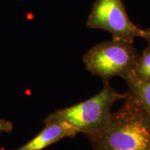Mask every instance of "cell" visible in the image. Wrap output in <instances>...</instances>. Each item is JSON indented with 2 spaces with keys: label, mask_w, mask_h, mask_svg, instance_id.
<instances>
[{
  "label": "cell",
  "mask_w": 150,
  "mask_h": 150,
  "mask_svg": "<svg viewBox=\"0 0 150 150\" xmlns=\"http://www.w3.org/2000/svg\"><path fill=\"white\" fill-rule=\"evenodd\" d=\"M86 136L93 150H150V118L125 100L102 129Z\"/></svg>",
  "instance_id": "obj_1"
},
{
  "label": "cell",
  "mask_w": 150,
  "mask_h": 150,
  "mask_svg": "<svg viewBox=\"0 0 150 150\" xmlns=\"http://www.w3.org/2000/svg\"><path fill=\"white\" fill-rule=\"evenodd\" d=\"M103 89L88 100L49 115L45 121L63 123L72 129L76 134H93L101 129L111 114V108L120 99H126V93H118L104 81Z\"/></svg>",
  "instance_id": "obj_2"
},
{
  "label": "cell",
  "mask_w": 150,
  "mask_h": 150,
  "mask_svg": "<svg viewBox=\"0 0 150 150\" xmlns=\"http://www.w3.org/2000/svg\"><path fill=\"white\" fill-rule=\"evenodd\" d=\"M139 56L134 43L112 39L95 45L83 56V62L103 81L117 76L126 80L134 75Z\"/></svg>",
  "instance_id": "obj_3"
},
{
  "label": "cell",
  "mask_w": 150,
  "mask_h": 150,
  "mask_svg": "<svg viewBox=\"0 0 150 150\" xmlns=\"http://www.w3.org/2000/svg\"><path fill=\"white\" fill-rule=\"evenodd\" d=\"M86 27L109 32L113 40L134 43L140 38L141 28L136 26L127 14L122 0H95Z\"/></svg>",
  "instance_id": "obj_4"
},
{
  "label": "cell",
  "mask_w": 150,
  "mask_h": 150,
  "mask_svg": "<svg viewBox=\"0 0 150 150\" xmlns=\"http://www.w3.org/2000/svg\"><path fill=\"white\" fill-rule=\"evenodd\" d=\"M45 127L25 145L15 150H42L66 137H74L76 133L67 125L57 122L44 121Z\"/></svg>",
  "instance_id": "obj_5"
},
{
  "label": "cell",
  "mask_w": 150,
  "mask_h": 150,
  "mask_svg": "<svg viewBox=\"0 0 150 150\" xmlns=\"http://www.w3.org/2000/svg\"><path fill=\"white\" fill-rule=\"evenodd\" d=\"M128 91L125 100L134 105L150 118V81L131 76L126 79Z\"/></svg>",
  "instance_id": "obj_6"
},
{
  "label": "cell",
  "mask_w": 150,
  "mask_h": 150,
  "mask_svg": "<svg viewBox=\"0 0 150 150\" xmlns=\"http://www.w3.org/2000/svg\"><path fill=\"white\" fill-rule=\"evenodd\" d=\"M133 76L142 81H150V45L140 54Z\"/></svg>",
  "instance_id": "obj_7"
},
{
  "label": "cell",
  "mask_w": 150,
  "mask_h": 150,
  "mask_svg": "<svg viewBox=\"0 0 150 150\" xmlns=\"http://www.w3.org/2000/svg\"><path fill=\"white\" fill-rule=\"evenodd\" d=\"M13 129L12 122L4 119H0V134L2 133H10Z\"/></svg>",
  "instance_id": "obj_8"
},
{
  "label": "cell",
  "mask_w": 150,
  "mask_h": 150,
  "mask_svg": "<svg viewBox=\"0 0 150 150\" xmlns=\"http://www.w3.org/2000/svg\"><path fill=\"white\" fill-rule=\"evenodd\" d=\"M140 38H142L148 42V44L150 45V29H142Z\"/></svg>",
  "instance_id": "obj_9"
}]
</instances>
